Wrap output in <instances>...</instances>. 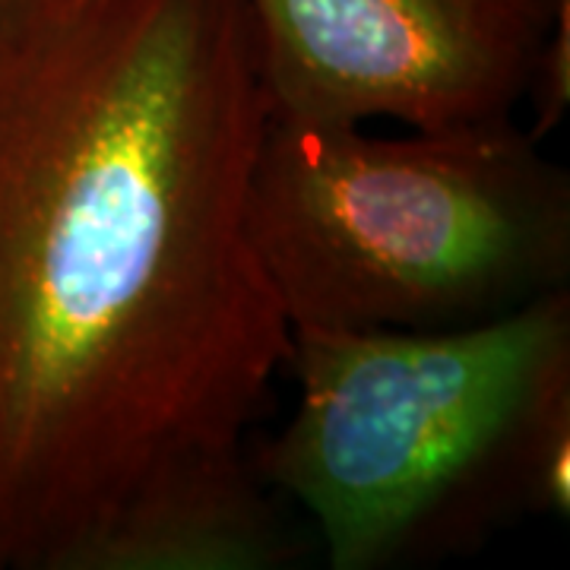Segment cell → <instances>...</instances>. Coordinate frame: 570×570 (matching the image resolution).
Wrapping results in <instances>:
<instances>
[{"mask_svg": "<svg viewBox=\"0 0 570 570\" xmlns=\"http://www.w3.org/2000/svg\"><path fill=\"white\" fill-rule=\"evenodd\" d=\"M266 115L463 127L517 118L568 0H245Z\"/></svg>", "mask_w": 570, "mask_h": 570, "instance_id": "cell-4", "label": "cell"}, {"mask_svg": "<svg viewBox=\"0 0 570 570\" xmlns=\"http://www.w3.org/2000/svg\"><path fill=\"white\" fill-rule=\"evenodd\" d=\"M523 102L532 108V121L527 124V130L535 140H546L564 121L570 105V0L558 10L549 36L535 55Z\"/></svg>", "mask_w": 570, "mask_h": 570, "instance_id": "cell-5", "label": "cell"}, {"mask_svg": "<svg viewBox=\"0 0 570 570\" xmlns=\"http://www.w3.org/2000/svg\"><path fill=\"white\" fill-rule=\"evenodd\" d=\"M292 415L254 456L333 570L431 564L570 510V288L453 330L292 326Z\"/></svg>", "mask_w": 570, "mask_h": 570, "instance_id": "cell-2", "label": "cell"}, {"mask_svg": "<svg viewBox=\"0 0 570 570\" xmlns=\"http://www.w3.org/2000/svg\"><path fill=\"white\" fill-rule=\"evenodd\" d=\"M245 0H102L0 51V570H254L292 326L250 235Z\"/></svg>", "mask_w": 570, "mask_h": 570, "instance_id": "cell-1", "label": "cell"}, {"mask_svg": "<svg viewBox=\"0 0 570 570\" xmlns=\"http://www.w3.org/2000/svg\"><path fill=\"white\" fill-rule=\"evenodd\" d=\"M247 235L288 326L485 324L570 288V175L517 118L371 134L266 115Z\"/></svg>", "mask_w": 570, "mask_h": 570, "instance_id": "cell-3", "label": "cell"}, {"mask_svg": "<svg viewBox=\"0 0 570 570\" xmlns=\"http://www.w3.org/2000/svg\"><path fill=\"white\" fill-rule=\"evenodd\" d=\"M102 0H0V51L77 20Z\"/></svg>", "mask_w": 570, "mask_h": 570, "instance_id": "cell-6", "label": "cell"}]
</instances>
